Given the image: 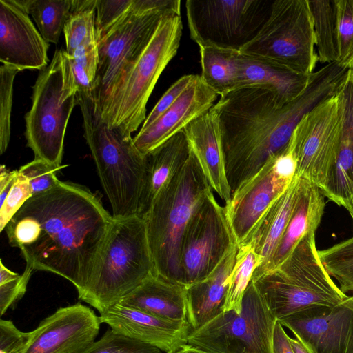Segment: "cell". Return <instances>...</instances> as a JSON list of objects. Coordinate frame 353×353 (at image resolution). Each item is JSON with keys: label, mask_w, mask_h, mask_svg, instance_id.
<instances>
[{"label": "cell", "mask_w": 353, "mask_h": 353, "mask_svg": "<svg viewBox=\"0 0 353 353\" xmlns=\"http://www.w3.org/2000/svg\"><path fill=\"white\" fill-rule=\"evenodd\" d=\"M113 221L97 194L60 181L28 199L4 230L27 265L66 279L79 296L91 280Z\"/></svg>", "instance_id": "obj_1"}, {"label": "cell", "mask_w": 353, "mask_h": 353, "mask_svg": "<svg viewBox=\"0 0 353 353\" xmlns=\"http://www.w3.org/2000/svg\"><path fill=\"white\" fill-rule=\"evenodd\" d=\"M348 72L337 62L326 64L311 74L299 97L284 105L263 86L243 87L221 96L212 108L219 119L231 195L288 148L301 119L337 94Z\"/></svg>", "instance_id": "obj_2"}, {"label": "cell", "mask_w": 353, "mask_h": 353, "mask_svg": "<svg viewBox=\"0 0 353 353\" xmlns=\"http://www.w3.org/2000/svg\"><path fill=\"white\" fill-rule=\"evenodd\" d=\"M83 136L91 151L114 219L140 216L147 174V156L132 137L109 127L97 112L94 98L77 92Z\"/></svg>", "instance_id": "obj_3"}, {"label": "cell", "mask_w": 353, "mask_h": 353, "mask_svg": "<svg viewBox=\"0 0 353 353\" xmlns=\"http://www.w3.org/2000/svg\"><path fill=\"white\" fill-rule=\"evenodd\" d=\"M212 192L191 150L183 167L160 191L142 216L156 276L181 283L179 255L183 235L194 214Z\"/></svg>", "instance_id": "obj_4"}, {"label": "cell", "mask_w": 353, "mask_h": 353, "mask_svg": "<svg viewBox=\"0 0 353 353\" xmlns=\"http://www.w3.org/2000/svg\"><path fill=\"white\" fill-rule=\"evenodd\" d=\"M315 234H306L279 267L252 279L277 321L312 307L336 306L349 297L324 267Z\"/></svg>", "instance_id": "obj_5"}, {"label": "cell", "mask_w": 353, "mask_h": 353, "mask_svg": "<svg viewBox=\"0 0 353 353\" xmlns=\"http://www.w3.org/2000/svg\"><path fill=\"white\" fill-rule=\"evenodd\" d=\"M155 275L143 219H114L91 280L79 299L100 314Z\"/></svg>", "instance_id": "obj_6"}, {"label": "cell", "mask_w": 353, "mask_h": 353, "mask_svg": "<svg viewBox=\"0 0 353 353\" xmlns=\"http://www.w3.org/2000/svg\"><path fill=\"white\" fill-rule=\"evenodd\" d=\"M32 90V105L25 115L27 146L34 159L64 168L61 161L65 134L73 108L78 105V90L65 50L55 51Z\"/></svg>", "instance_id": "obj_7"}, {"label": "cell", "mask_w": 353, "mask_h": 353, "mask_svg": "<svg viewBox=\"0 0 353 353\" xmlns=\"http://www.w3.org/2000/svg\"><path fill=\"white\" fill-rule=\"evenodd\" d=\"M181 14H168L112 94L101 119L132 137L146 119V105L161 73L176 54L182 34Z\"/></svg>", "instance_id": "obj_8"}, {"label": "cell", "mask_w": 353, "mask_h": 353, "mask_svg": "<svg viewBox=\"0 0 353 353\" xmlns=\"http://www.w3.org/2000/svg\"><path fill=\"white\" fill-rule=\"evenodd\" d=\"M315 48L307 0H274L259 34L240 52L268 59L299 74L310 75L318 61Z\"/></svg>", "instance_id": "obj_9"}, {"label": "cell", "mask_w": 353, "mask_h": 353, "mask_svg": "<svg viewBox=\"0 0 353 353\" xmlns=\"http://www.w3.org/2000/svg\"><path fill=\"white\" fill-rule=\"evenodd\" d=\"M276 321L251 281L240 312H223L192 330L188 344L205 353H272Z\"/></svg>", "instance_id": "obj_10"}, {"label": "cell", "mask_w": 353, "mask_h": 353, "mask_svg": "<svg viewBox=\"0 0 353 353\" xmlns=\"http://www.w3.org/2000/svg\"><path fill=\"white\" fill-rule=\"evenodd\" d=\"M274 0H188V26L199 47L240 52L259 34Z\"/></svg>", "instance_id": "obj_11"}, {"label": "cell", "mask_w": 353, "mask_h": 353, "mask_svg": "<svg viewBox=\"0 0 353 353\" xmlns=\"http://www.w3.org/2000/svg\"><path fill=\"white\" fill-rule=\"evenodd\" d=\"M168 14L173 13L139 10L132 1L129 10L97 41L99 64L93 85L95 109L100 117L161 20Z\"/></svg>", "instance_id": "obj_12"}, {"label": "cell", "mask_w": 353, "mask_h": 353, "mask_svg": "<svg viewBox=\"0 0 353 353\" xmlns=\"http://www.w3.org/2000/svg\"><path fill=\"white\" fill-rule=\"evenodd\" d=\"M236 245L225 208L212 192L183 235L179 255L181 283L188 287L206 279Z\"/></svg>", "instance_id": "obj_13"}, {"label": "cell", "mask_w": 353, "mask_h": 353, "mask_svg": "<svg viewBox=\"0 0 353 353\" xmlns=\"http://www.w3.org/2000/svg\"><path fill=\"white\" fill-rule=\"evenodd\" d=\"M297 162L292 143L270 159L225 203L227 219L238 246L246 244L259 221L272 203L294 179Z\"/></svg>", "instance_id": "obj_14"}, {"label": "cell", "mask_w": 353, "mask_h": 353, "mask_svg": "<svg viewBox=\"0 0 353 353\" xmlns=\"http://www.w3.org/2000/svg\"><path fill=\"white\" fill-rule=\"evenodd\" d=\"M341 131L338 92L307 112L295 128L292 143L297 162L296 176L320 190L334 162Z\"/></svg>", "instance_id": "obj_15"}, {"label": "cell", "mask_w": 353, "mask_h": 353, "mask_svg": "<svg viewBox=\"0 0 353 353\" xmlns=\"http://www.w3.org/2000/svg\"><path fill=\"white\" fill-rule=\"evenodd\" d=\"M279 321L312 353H353V296L336 306L310 308Z\"/></svg>", "instance_id": "obj_16"}, {"label": "cell", "mask_w": 353, "mask_h": 353, "mask_svg": "<svg viewBox=\"0 0 353 353\" xmlns=\"http://www.w3.org/2000/svg\"><path fill=\"white\" fill-rule=\"evenodd\" d=\"M101 323L80 303L60 307L31 331L24 353H83L95 342Z\"/></svg>", "instance_id": "obj_17"}, {"label": "cell", "mask_w": 353, "mask_h": 353, "mask_svg": "<svg viewBox=\"0 0 353 353\" xmlns=\"http://www.w3.org/2000/svg\"><path fill=\"white\" fill-rule=\"evenodd\" d=\"M49 43L29 14L14 0H0V61L17 68L42 70L49 59Z\"/></svg>", "instance_id": "obj_18"}, {"label": "cell", "mask_w": 353, "mask_h": 353, "mask_svg": "<svg viewBox=\"0 0 353 353\" xmlns=\"http://www.w3.org/2000/svg\"><path fill=\"white\" fill-rule=\"evenodd\" d=\"M101 323L115 332L166 353L188 343L192 329L188 321H171L117 303L100 314Z\"/></svg>", "instance_id": "obj_19"}, {"label": "cell", "mask_w": 353, "mask_h": 353, "mask_svg": "<svg viewBox=\"0 0 353 353\" xmlns=\"http://www.w3.org/2000/svg\"><path fill=\"white\" fill-rule=\"evenodd\" d=\"M218 94L196 75L177 100L150 126L133 137L137 149L146 156L189 123L210 110Z\"/></svg>", "instance_id": "obj_20"}, {"label": "cell", "mask_w": 353, "mask_h": 353, "mask_svg": "<svg viewBox=\"0 0 353 353\" xmlns=\"http://www.w3.org/2000/svg\"><path fill=\"white\" fill-rule=\"evenodd\" d=\"M183 131L190 148L211 186L225 203L231 199V191L225 172L219 123L212 108L192 121Z\"/></svg>", "instance_id": "obj_21"}, {"label": "cell", "mask_w": 353, "mask_h": 353, "mask_svg": "<svg viewBox=\"0 0 353 353\" xmlns=\"http://www.w3.org/2000/svg\"><path fill=\"white\" fill-rule=\"evenodd\" d=\"M341 131L334 162L321 189L325 197L344 207L353 195V70L338 92Z\"/></svg>", "instance_id": "obj_22"}, {"label": "cell", "mask_w": 353, "mask_h": 353, "mask_svg": "<svg viewBox=\"0 0 353 353\" xmlns=\"http://www.w3.org/2000/svg\"><path fill=\"white\" fill-rule=\"evenodd\" d=\"M237 88L263 86L273 92L280 105L299 97L306 89L310 75L295 73L268 59L239 52Z\"/></svg>", "instance_id": "obj_23"}, {"label": "cell", "mask_w": 353, "mask_h": 353, "mask_svg": "<svg viewBox=\"0 0 353 353\" xmlns=\"http://www.w3.org/2000/svg\"><path fill=\"white\" fill-rule=\"evenodd\" d=\"M299 189L300 177L295 176L288 188L269 207L247 243L253 245L260 260L252 279L269 270L297 200Z\"/></svg>", "instance_id": "obj_24"}, {"label": "cell", "mask_w": 353, "mask_h": 353, "mask_svg": "<svg viewBox=\"0 0 353 353\" xmlns=\"http://www.w3.org/2000/svg\"><path fill=\"white\" fill-rule=\"evenodd\" d=\"M238 250L236 245L206 279L187 287V319L192 330L223 312L228 279Z\"/></svg>", "instance_id": "obj_25"}, {"label": "cell", "mask_w": 353, "mask_h": 353, "mask_svg": "<svg viewBox=\"0 0 353 353\" xmlns=\"http://www.w3.org/2000/svg\"><path fill=\"white\" fill-rule=\"evenodd\" d=\"M325 205V196L320 188L300 177L297 200L268 272L279 267L306 234L316 231Z\"/></svg>", "instance_id": "obj_26"}, {"label": "cell", "mask_w": 353, "mask_h": 353, "mask_svg": "<svg viewBox=\"0 0 353 353\" xmlns=\"http://www.w3.org/2000/svg\"><path fill=\"white\" fill-rule=\"evenodd\" d=\"M120 304L171 321H188L187 287L152 275L125 296Z\"/></svg>", "instance_id": "obj_27"}, {"label": "cell", "mask_w": 353, "mask_h": 353, "mask_svg": "<svg viewBox=\"0 0 353 353\" xmlns=\"http://www.w3.org/2000/svg\"><path fill=\"white\" fill-rule=\"evenodd\" d=\"M191 148L183 130L147 154V174L140 216L186 163Z\"/></svg>", "instance_id": "obj_28"}, {"label": "cell", "mask_w": 353, "mask_h": 353, "mask_svg": "<svg viewBox=\"0 0 353 353\" xmlns=\"http://www.w3.org/2000/svg\"><path fill=\"white\" fill-rule=\"evenodd\" d=\"M201 78L218 95L237 88V56L239 52L199 47Z\"/></svg>", "instance_id": "obj_29"}, {"label": "cell", "mask_w": 353, "mask_h": 353, "mask_svg": "<svg viewBox=\"0 0 353 353\" xmlns=\"http://www.w3.org/2000/svg\"><path fill=\"white\" fill-rule=\"evenodd\" d=\"M307 3L313 22L318 61L326 64L337 62L339 45L336 0H307Z\"/></svg>", "instance_id": "obj_30"}, {"label": "cell", "mask_w": 353, "mask_h": 353, "mask_svg": "<svg viewBox=\"0 0 353 353\" xmlns=\"http://www.w3.org/2000/svg\"><path fill=\"white\" fill-rule=\"evenodd\" d=\"M30 14L43 38L57 44L70 12L72 0H14Z\"/></svg>", "instance_id": "obj_31"}, {"label": "cell", "mask_w": 353, "mask_h": 353, "mask_svg": "<svg viewBox=\"0 0 353 353\" xmlns=\"http://www.w3.org/2000/svg\"><path fill=\"white\" fill-rule=\"evenodd\" d=\"M259 264V256L250 243L239 247L235 263L228 279L223 312H240L245 290Z\"/></svg>", "instance_id": "obj_32"}, {"label": "cell", "mask_w": 353, "mask_h": 353, "mask_svg": "<svg viewBox=\"0 0 353 353\" xmlns=\"http://www.w3.org/2000/svg\"><path fill=\"white\" fill-rule=\"evenodd\" d=\"M97 0H72L70 12L63 27L65 51L72 56L75 49L87 41H96Z\"/></svg>", "instance_id": "obj_33"}, {"label": "cell", "mask_w": 353, "mask_h": 353, "mask_svg": "<svg viewBox=\"0 0 353 353\" xmlns=\"http://www.w3.org/2000/svg\"><path fill=\"white\" fill-rule=\"evenodd\" d=\"M329 274L336 279L340 289L353 292V236L319 251Z\"/></svg>", "instance_id": "obj_34"}, {"label": "cell", "mask_w": 353, "mask_h": 353, "mask_svg": "<svg viewBox=\"0 0 353 353\" xmlns=\"http://www.w3.org/2000/svg\"><path fill=\"white\" fill-rule=\"evenodd\" d=\"M16 68L1 64L0 67V154H3L10 139L11 112L13 85L17 74Z\"/></svg>", "instance_id": "obj_35"}, {"label": "cell", "mask_w": 353, "mask_h": 353, "mask_svg": "<svg viewBox=\"0 0 353 353\" xmlns=\"http://www.w3.org/2000/svg\"><path fill=\"white\" fill-rule=\"evenodd\" d=\"M83 353H161V350L109 329Z\"/></svg>", "instance_id": "obj_36"}, {"label": "cell", "mask_w": 353, "mask_h": 353, "mask_svg": "<svg viewBox=\"0 0 353 353\" xmlns=\"http://www.w3.org/2000/svg\"><path fill=\"white\" fill-rule=\"evenodd\" d=\"M339 59L337 62L350 67L353 60V0H336Z\"/></svg>", "instance_id": "obj_37"}, {"label": "cell", "mask_w": 353, "mask_h": 353, "mask_svg": "<svg viewBox=\"0 0 353 353\" xmlns=\"http://www.w3.org/2000/svg\"><path fill=\"white\" fill-rule=\"evenodd\" d=\"M61 168L54 167L41 159H34L18 170L28 180L32 195L34 196L57 185L60 181L57 173Z\"/></svg>", "instance_id": "obj_38"}, {"label": "cell", "mask_w": 353, "mask_h": 353, "mask_svg": "<svg viewBox=\"0 0 353 353\" xmlns=\"http://www.w3.org/2000/svg\"><path fill=\"white\" fill-rule=\"evenodd\" d=\"M27 178L18 170L14 183L4 202L0 205V231L2 232L10 219L25 202L32 197Z\"/></svg>", "instance_id": "obj_39"}, {"label": "cell", "mask_w": 353, "mask_h": 353, "mask_svg": "<svg viewBox=\"0 0 353 353\" xmlns=\"http://www.w3.org/2000/svg\"><path fill=\"white\" fill-rule=\"evenodd\" d=\"M133 0H97L95 31L99 41L131 8Z\"/></svg>", "instance_id": "obj_40"}, {"label": "cell", "mask_w": 353, "mask_h": 353, "mask_svg": "<svg viewBox=\"0 0 353 353\" xmlns=\"http://www.w3.org/2000/svg\"><path fill=\"white\" fill-rule=\"evenodd\" d=\"M195 76V74H186L176 81L165 91L150 114L146 117L140 130L148 128L168 110L192 83Z\"/></svg>", "instance_id": "obj_41"}, {"label": "cell", "mask_w": 353, "mask_h": 353, "mask_svg": "<svg viewBox=\"0 0 353 353\" xmlns=\"http://www.w3.org/2000/svg\"><path fill=\"white\" fill-rule=\"evenodd\" d=\"M31 332L20 331L10 320H0V353H24Z\"/></svg>", "instance_id": "obj_42"}, {"label": "cell", "mask_w": 353, "mask_h": 353, "mask_svg": "<svg viewBox=\"0 0 353 353\" xmlns=\"http://www.w3.org/2000/svg\"><path fill=\"white\" fill-rule=\"evenodd\" d=\"M34 270L26 266L23 273L19 277L6 283L0 285V315L13 306L24 295L28 281Z\"/></svg>", "instance_id": "obj_43"}, {"label": "cell", "mask_w": 353, "mask_h": 353, "mask_svg": "<svg viewBox=\"0 0 353 353\" xmlns=\"http://www.w3.org/2000/svg\"><path fill=\"white\" fill-rule=\"evenodd\" d=\"M71 57L84 68L93 83L99 64L97 42L96 41H87L83 43L75 49Z\"/></svg>", "instance_id": "obj_44"}, {"label": "cell", "mask_w": 353, "mask_h": 353, "mask_svg": "<svg viewBox=\"0 0 353 353\" xmlns=\"http://www.w3.org/2000/svg\"><path fill=\"white\" fill-rule=\"evenodd\" d=\"M69 59L74 81L78 92L94 98L93 83L91 81L86 71L83 67L76 63L71 57L69 56Z\"/></svg>", "instance_id": "obj_45"}, {"label": "cell", "mask_w": 353, "mask_h": 353, "mask_svg": "<svg viewBox=\"0 0 353 353\" xmlns=\"http://www.w3.org/2000/svg\"><path fill=\"white\" fill-rule=\"evenodd\" d=\"M283 327L279 321L276 322L273 334L272 353H294L290 336Z\"/></svg>", "instance_id": "obj_46"}, {"label": "cell", "mask_w": 353, "mask_h": 353, "mask_svg": "<svg viewBox=\"0 0 353 353\" xmlns=\"http://www.w3.org/2000/svg\"><path fill=\"white\" fill-rule=\"evenodd\" d=\"M20 274L14 272L8 269L3 263L2 260L0 261V285L6 283L14 280L19 276Z\"/></svg>", "instance_id": "obj_47"}, {"label": "cell", "mask_w": 353, "mask_h": 353, "mask_svg": "<svg viewBox=\"0 0 353 353\" xmlns=\"http://www.w3.org/2000/svg\"><path fill=\"white\" fill-rule=\"evenodd\" d=\"M294 353H312L311 351L296 337H290Z\"/></svg>", "instance_id": "obj_48"}, {"label": "cell", "mask_w": 353, "mask_h": 353, "mask_svg": "<svg viewBox=\"0 0 353 353\" xmlns=\"http://www.w3.org/2000/svg\"><path fill=\"white\" fill-rule=\"evenodd\" d=\"M168 353H205L203 351L199 350V348L192 346L189 344H185L182 345L178 350L170 352Z\"/></svg>", "instance_id": "obj_49"}, {"label": "cell", "mask_w": 353, "mask_h": 353, "mask_svg": "<svg viewBox=\"0 0 353 353\" xmlns=\"http://www.w3.org/2000/svg\"><path fill=\"white\" fill-rule=\"evenodd\" d=\"M344 208L349 212L353 221V195L347 201Z\"/></svg>", "instance_id": "obj_50"}, {"label": "cell", "mask_w": 353, "mask_h": 353, "mask_svg": "<svg viewBox=\"0 0 353 353\" xmlns=\"http://www.w3.org/2000/svg\"><path fill=\"white\" fill-rule=\"evenodd\" d=\"M350 68H351L353 70V60L351 62V63L350 64Z\"/></svg>", "instance_id": "obj_51"}]
</instances>
